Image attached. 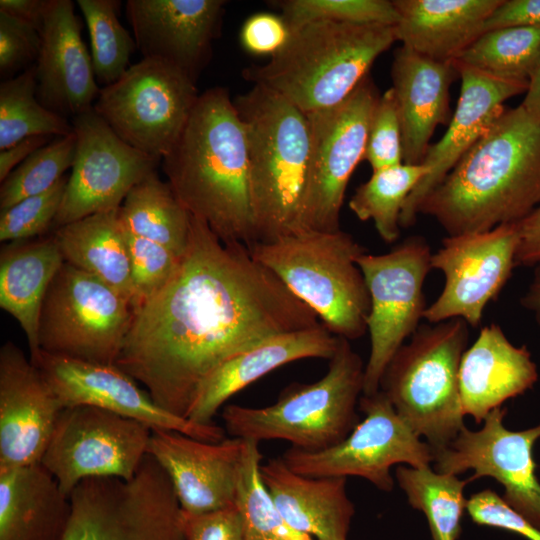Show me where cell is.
Wrapping results in <instances>:
<instances>
[{
	"label": "cell",
	"instance_id": "obj_23",
	"mask_svg": "<svg viewBox=\"0 0 540 540\" xmlns=\"http://www.w3.org/2000/svg\"><path fill=\"white\" fill-rule=\"evenodd\" d=\"M461 79L460 95L443 137L422 162L427 175L406 199L400 216L401 228L412 226L425 197L445 178L463 155L483 136L504 110L506 100L526 93L528 85L502 80L453 62Z\"/></svg>",
	"mask_w": 540,
	"mask_h": 540
},
{
	"label": "cell",
	"instance_id": "obj_16",
	"mask_svg": "<svg viewBox=\"0 0 540 540\" xmlns=\"http://www.w3.org/2000/svg\"><path fill=\"white\" fill-rule=\"evenodd\" d=\"M519 241L518 222L445 237L431 256V268L443 273L444 286L423 318L429 323L459 318L478 327L485 307L500 294L516 267Z\"/></svg>",
	"mask_w": 540,
	"mask_h": 540
},
{
	"label": "cell",
	"instance_id": "obj_49",
	"mask_svg": "<svg viewBox=\"0 0 540 540\" xmlns=\"http://www.w3.org/2000/svg\"><path fill=\"white\" fill-rule=\"evenodd\" d=\"M507 27L540 29V0H502L487 19L484 32Z\"/></svg>",
	"mask_w": 540,
	"mask_h": 540
},
{
	"label": "cell",
	"instance_id": "obj_9",
	"mask_svg": "<svg viewBox=\"0 0 540 540\" xmlns=\"http://www.w3.org/2000/svg\"><path fill=\"white\" fill-rule=\"evenodd\" d=\"M61 540H185L172 484L149 454L130 480L92 477L70 494Z\"/></svg>",
	"mask_w": 540,
	"mask_h": 540
},
{
	"label": "cell",
	"instance_id": "obj_40",
	"mask_svg": "<svg viewBox=\"0 0 540 540\" xmlns=\"http://www.w3.org/2000/svg\"><path fill=\"white\" fill-rule=\"evenodd\" d=\"M75 154L74 131L66 136L55 137L36 150L1 182V210L50 190L72 168Z\"/></svg>",
	"mask_w": 540,
	"mask_h": 540
},
{
	"label": "cell",
	"instance_id": "obj_27",
	"mask_svg": "<svg viewBox=\"0 0 540 540\" xmlns=\"http://www.w3.org/2000/svg\"><path fill=\"white\" fill-rule=\"evenodd\" d=\"M537 380L529 350L511 343L498 324L484 326L459 366L463 414L482 423L492 410L532 389Z\"/></svg>",
	"mask_w": 540,
	"mask_h": 540
},
{
	"label": "cell",
	"instance_id": "obj_15",
	"mask_svg": "<svg viewBox=\"0 0 540 540\" xmlns=\"http://www.w3.org/2000/svg\"><path fill=\"white\" fill-rule=\"evenodd\" d=\"M151 432L144 423L101 408H64L41 463L70 497L88 478H133L148 453Z\"/></svg>",
	"mask_w": 540,
	"mask_h": 540
},
{
	"label": "cell",
	"instance_id": "obj_18",
	"mask_svg": "<svg viewBox=\"0 0 540 540\" xmlns=\"http://www.w3.org/2000/svg\"><path fill=\"white\" fill-rule=\"evenodd\" d=\"M506 411L502 406L495 408L480 429L465 426L447 447L433 451L434 470L454 475L471 470L470 482L494 478L504 487V501L540 529V481L533 458L540 423L509 430L503 422Z\"/></svg>",
	"mask_w": 540,
	"mask_h": 540
},
{
	"label": "cell",
	"instance_id": "obj_20",
	"mask_svg": "<svg viewBox=\"0 0 540 540\" xmlns=\"http://www.w3.org/2000/svg\"><path fill=\"white\" fill-rule=\"evenodd\" d=\"M227 1L128 0L126 17L143 58L168 63L193 82L212 56Z\"/></svg>",
	"mask_w": 540,
	"mask_h": 540
},
{
	"label": "cell",
	"instance_id": "obj_34",
	"mask_svg": "<svg viewBox=\"0 0 540 540\" xmlns=\"http://www.w3.org/2000/svg\"><path fill=\"white\" fill-rule=\"evenodd\" d=\"M395 478L408 503L425 514L433 540H457L467 504L464 489L470 481L430 466L408 465L398 466Z\"/></svg>",
	"mask_w": 540,
	"mask_h": 540
},
{
	"label": "cell",
	"instance_id": "obj_11",
	"mask_svg": "<svg viewBox=\"0 0 540 540\" xmlns=\"http://www.w3.org/2000/svg\"><path fill=\"white\" fill-rule=\"evenodd\" d=\"M380 97L368 75L336 106L306 114L309 168L301 212L302 230L335 232L345 191L364 159L369 126Z\"/></svg>",
	"mask_w": 540,
	"mask_h": 540
},
{
	"label": "cell",
	"instance_id": "obj_19",
	"mask_svg": "<svg viewBox=\"0 0 540 540\" xmlns=\"http://www.w3.org/2000/svg\"><path fill=\"white\" fill-rule=\"evenodd\" d=\"M35 365L63 408L89 405L146 424L206 441L225 439V429L201 425L162 409L136 380L116 365L55 356L41 351Z\"/></svg>",
	"mask_w": 540,
	"mask_h": 540
},
{
	"label": "cell",
	"instance_id": "obj_1",
	"mask_svg": "<svg viewBox=\"0 0 540 540\" xmlns=\"http://www.w3.org/2000/svg\"><path fill=\"white\" fill-rule=\"evenodd\" d=\"M320 324L317 315L241 243H225L190 214L176 271L134 310L116 366L164 410L186 418L206 378L276 334Z\"/></svg>",
	"mask_w": 540,
	"mask_h": 540
},
{
	"label": "cell",
	"instance_id": "obj_4",
	"mask_svg": "<svg viewBox=\"0 0 540 540\" xmlns=\"http://www.w3.org/2000/svg\"><path fill=\"white\" fill-rule=\"evenodd\" d=\"M233 103L247 137L255 243H270L302 231L310 156L307 115L258 85Z\"/></svg>",
	"mask_w": 540,
	"mask_h": 540
},
{
	"label": "cell",
	"instance_id": "obj_43",
	"mask_svg": "<svg viewBox=\"0 0 540 540\" xmlns=\"http://www.w3.org/2000/svg\"><path fill=\"white\" fill-rule=\"evenodd\" d=\"M67 182L68 177L65 175L50 190L25 198L1 210L0 240L2 242L25 241L53 227Z\"/></svg>",
	"mask_w": 540,
	"mask_h": 540
},
{
	"label": "cell",
	"instance_id": "obj_2",
	"mask_svg": "<svg viewBox=\"0 0 540 540\" xmlns=\"http://www.w3.org/2000/svg\"><path fill=\"white\" fill-rule=\"evenodd\" d=\"M540 204V120L521 104L504 110L418 214L457 236L523 220Z\"/></svg>",
	"mask_w": 540,
	"mask_h": 540
},
{
	"label": "cell",
	"instance_id": "obj_6",
	"mask_svg": "<svg viewBox=\"0 0 540 540\" xmlns=\"http://www.w3.org/2000/svg\"><path fill=\"white\" fill-rule=\"evenodd\" d=\"M365 365L349 340L340 338L327 373L313 383H292L265 407L229 404L222 410L225 431L256 442L284 440L316 452L343 441L358 424Z\"/></svg>",
	"mask_w": 540,
	"mask_h": 540
},
{
	"label": "cell",
	"instance_id": "obj_14",
	"mask_svg": "<svg viewBox=\"0 0 540 540\" xmlns=\"http://www.w3.org/2000/svg\"><path fill=\"white\" fill-rule=\"evenodd\" d=\"M358 407L365 417L343 441L316 452L290 447L281 459L304 476H359L385 492L394 488L392 466L433 463L430 445L398 415L382 390L362 395Z\"/></svg>",
	"mask_w": 540,
	"mask_h": 540
},
{
	"label": "cell",
	"instance_id": "obj_10",
	"mask_svg": "<svg viewBox=\"0 0 540 540\" xmlns=\"http://www.w3.org/2000/svg\"><path fill=\"white\" fill-rule=\"evenodd\" d=\"M130 301L64 262L44 297L38 339L41 351L115 365L133 319Z\"/></svg>",
	"mask_w": 540,
	"mask_h": 540
},
{
	"label": "cell",
	"instance_id": "obj_8",
	"mask_svg": "<svg viewBox=\"0 0 540 540\" xmlns=\"http://www.w3.org/2000/svg\"><path fill=\"white\" fill-rule=\"evenodd\" d=\"M468 326L459 318L419 325L381 379L380 390L432 451L447 447L465 427L458 375Z\"/></svg>",
	"mask_w": 540,
	"mask_h": 540
},
{
	"label": "cell",
	"instance_id": "obj_51",
	"mask_svg": "<svg viewBox=\"0 0 540 540\" xmlns=\"http://www.w3.org/2000/svg\"><path fill=\"white\" fill-rule=\"evenodd\" d=\"M54 136L37 135L27 137L16 144L0 151V181L5 178L24 160L42 146L53 140Z\"/></svg>",
	"mask_w": 540,
	"mask_h": 540
},
{
	"label": "cell",
	"instance_id": "obj_7",
	"mask_svg": "<svg viewBox=\"0 0 540 540\" xmlns=\"http://www.w3.org/2000/svg\"><path fill=\"white\" fill-rule=\"evenodd\" d=\"M334 335L357 339L367 331L370 296L357 259L366 252L351 234L302 230L250 247Z\"/></svg>",
	"mask_w": 540,
	"mask_h": 540
},
{
	"label": "cell",
	"instance_id": "obj_12",
	"mask_svg": "<svg viewBox=\"0 0 540 540\" xmlns=\"http://www.w3.org/2000/svg\"><path fill=\"white\" fill-rule=\"evenodd\" d=\"M199 95L196 83L176 67L143 58L100 89L93 109L128 145L162 159Z\"/></svg>",
	"mask_w": 540,
	"mask_h": 540
},
{
	"label": "cell",
	"instance_id": "obj_33",
	"mask_svg": "<svg viewBox=\"0 0 540 540\" xmlns=\"http://www.w3.org/2000/svg\"><path fill=\"white\" fill-rule=\"evenodd\" d=\"M118 216L131 234L161 244L178 257L184 254L190 213L156 170L129 191L118 209Z\"/></svg>",
	"mask_w": 540,
	"mask_h": 540
},
{
	"label": "cell",
	"instance_id": "obj_28",
	"mask_svg": "<svg viewBox=\"0 0 540 540\" xmlns=\"http://www.w3.org/2000/svg\"><path fill=\"white\" fill-rule=\"evenodd\" d=\"M262 481L284 520L315 540H348L355 513L346 477H310L292 471L281 459L260 466Z\"/></svg>",
	"mask_w": 540,
	"mask_h": 540
},
{
	"label": "cell",
	"instance_id": "obj_36",
	"mask_svg": "<svg viewBox=\"0 0 540 540\" xmlns=\"http://www.w3.org/2000/svg\"><path fill=\"white\" fill-rule=\"evenodd\" d=\"M427 173L423 164L404 163L372 172L355 190L349 208L359 220H372L380 238L393 243L400 236L404 203Z\"/></svg>",
	"mask_w": 540,
	"mask_h": 540
},
{
	"label": "cell",
	"instance_id": "obj_37",
	"mask_svg": "<svg viewBox=\"0 0 540 540\" xmlns=\"http://www.w3.org/2000/svg\"><path fill=\"white\" fill-rule=\"evenodd\" d=\"M35 66L0 84V151L31 136H66L72 123L47 108L36 96Z\"/></svg>",
	"mask_w": 540,
	"mask_h": 540
},
{
	"label": "cell",
	"instance_id": "obj_35",
	"mask_svg": "<svg viewBox=\"0 0 540 540\" xmlns=\"http://www.w3.org/2000/svg\"><path fill=\"white\" fill-rule=\"evenodd\" d=\"M453 62L529 86L540 66V29L507 27L486 31Z\"/></svg>",
	"mask_w": 540,
	"mask_h": 540
},
{
	"label": "cell",
	"instance_id": "obj_50",
	"mask_svg": "<svg viewBox=\"0 0 540 540\" xmlns=\"http://www.w3.org/2000/svg\"><path fill=\"white\" fill-rule=\"evenodd\" d=\"M518 225L520 241L515 258L516 267H533L540 261V204Z\"/></svg>",
	"mask_w": 540,
	"mask_h": 540
},
{
	"label": "cell",
	"instance_id": "obj_39",
	"mask_svg": "<svg viewBox=\"0 0 540 540\" xmlns=\"http://www.w3.org/2000/svg\"><path fill=\"white\" fill-rule=\"evenodd\" d=\"M86 23L95 78L103 87L116 82L129 68L136 42L119 21V0H77Z\"/></svg>",
	"mask_w": 540,
	"mask_h": 540
},
{
	"label": "cell",
	"instance_id": "obj_24",
	"mask_svg": "<svg viewBox=\"0 0 540 540\" xmlns=\"http://www.w3.org/2000/svg\"><path fill=\"white\" fill-rule=\"evenodd\" d=\"M74 7L71 0H49L34 65L37 99L64 118L92 109L101 89Z\"/></svg>",
	"mask_w": 540,
	"mask_h": 540
},
{
	"label": "cell",
	"instance_id": "obj_48",
	"mask_svg": "<svg viewBox=\"0 0 540 540\" xmlns=\"http://www.w3.org/2000/svg\"><path fill=\"white\" fill-rule=\"evenodd\" d=\"M291 32L281 14L258 12L245 20L239 39L247 53L271 58L287 44Z\"/></svg>",
	"mask_w": 540,
	"mask_h": 540
},
{
	"label": "cell",
	"instance_id": "obj_3",
	"mask_svg": "<svg viewBox=\"0 0 540 540\" xmlns=\"http://www.w3.org/2000/svg\"><path fill=\"white\" fill-rule=\"evenodd\" d=\"M161 165L180 203L219 239L254 245L247 137L227 89L200 93Z\"/></svg>",
	"mask_w": 540,
	"mask_h": 540
},
{
	"label": "cell",
	"instance_id": "obj_21",
	"mask_svg": "<svg viewBox=\"0 0 540 540\" xmlns=\"http://www.w3.org/2000/svg\"><path fill=\"white\" fill-rule=\"evenodd\" d=\"M64 409L13 342L0 349V469L40 463Z\"/></svg>",
	"mask_w": 540,
	"mask_h": 540
},
{
	"label": "cell",
	"instance_id": "obj_25",
	"mask_svg": "<svg viewBox=\"0 0 540 540\" xmlns=\"http://www.w3.org/2000/svg\"><path fill=\"white\" fill-rule=\"evenodd\" d=\"M339 342L340 337L322 323L268 337L217 367L202 383L186 418L201 425L213 424L223 404L243 388L293 361L330 360Z\"/></svg>",
	"mask_w": 540,
	"mask_h": 540
},
{
	"label": "cell",
	"instance_id": "obj_29",
	"mask_svg": "<svg viewBox=\"0 0 540 540\" xmlns=\"http://www.w3.org/2000/svg\"><path fill=\"white\" fill-rule=\"evenodd\" d=\"M502 0H393L396 40L419 54L453 62L478 37Z\"/></svg>",
	"mask_w": 540,
	"mask_h": 540
},
{
	"label": "cell",
	"instance_id": "obj_13",
	"mask_svg": "<svg viewBox=\"0 0 540 540\" xmlns=\"http://www.w3.org/2000/svg\"><path fill=\"white\" fill-rule=\"evenodd\" d=\"M431 256L426 240L411 236L387 253L365 252L356 261L370 296V354L363 395L380 390L388 363L419 327L427 308L423 288L432 270Z\"/></svg>",
	"mask_w": 540,
	"mask_h": 540
},
{
	"label": "cell",
	"instance_id": "obj_31",
	"mask_svg": "<svg viewBox=\"0 0 540 540\" xmlns=\"http://www.w3.org/2000/svg\"><path fill=\"white\" fill-rule=\"evenodd\" d=\"M53 237L12 242L0 254V307L24 331L35 364L40 357L38 329L49 285L64 263Z\"/></svg>",
	"mask_w": 540,
	"mask_h": 540
},
{
	"label": "cell",
	"instance_id": "obj_44",
	"mask_svg": "<svg viewBox=\"0 0 540 540\" xmlns=\"http://www.w3.org/2000/svg\"><path fill=\"white\" fill-rule=\"evenodd\" d=\"M363 160L372 172L403 164L402 130L392 88L380 95L376 103Z\"/></svg>",
	"mask_w": 540,
	"mask_h": 540
},
{
	"label": "cell",
	"instance_id": "obj_45",
	"mask_svg": "<svg viewBox=\"0 0 540 540\" xmlns=\"http://www.w3.org/2000/svg\"><path fill=\"white\" fill-rule=\"evenodd\" d=\"M41 48L39 30L20 19L0 12V73L10 79L37 61Z\"/></svg>",
	"mask_w": 540,
	"mask_h": 540
},
{
	"label": "cell",
	"instance_id": "obj_52",
	"mask_svg": "<svg viewBox=\"0 0 540 540\" xmlns=\"http://www.w3.org/2000/svg\"><path fill=\"white\" fill-rule=\"evenodd\" d=\"M49 0H0V12L35 26L39 32Z\"/></svg>",
	"mask_w": 540,
	"mask_h": 540
},
{
	"label": "cell",
	"instance_id": "obj_41",
	"mask_svg": "<svg viewBox=\"0 0 540 540\" xmlns=\"http://www.w3.org/2000/svg\"><path fill=\"white\" fill-rule=\"evenodd\" d=\"M269 4L280 11L291 30L317 21L395 26L399 20L389 0H278Z\"/></svg>",
	"mask_w": 540,
	"mask_h": 540
},
{
	"label": "cell",
	"instance_id": "obj_47",
	"mask_svg": "<svg viewBox=\"0 0 540 540\" xmlns=\"http://www.w3.org/2000/svg\"><path fill=\"white\" fill-rule=\"evenodd\" d=\"M181 527L185 540H242L243 522L236 503L204 513L181 509Z\"/></svg>",
	"mask_w": 540,
	"mask_h": 540
},
{
	"label": "cell",
	"instance_id": "obj_26",
	"mask_svg": "<svg viewBox=\"0 0 540 540\" xmlns=\"http://www.w3.org/2000/svg\"><path fill=\"white\" fill-rule=\"evenodd\" d=\"M459 76L453 62L438 61L401 45L391 65L403 144V163L422 164L438 125H448L450 86Z\"/></svg>",
	"mask_w": 540,
	"mask_h": 540
},
{
	"label": "cell",
	"instance_id": "obj_32",
	"mask_svg": "<svg viewBox=\"0 0 540 540\" xmlns=\"http://www.w3.org/2000/svg\"><path fill=\"white\" fill-rule=\"evenodd\" d=\"M118 209L63 225L53 237L65 262L101 280L131 303L129 250Z\"/></svg>",
	"mask_w": 540,
	"mask_h": 540
},
{
	"label": "cell",
	"instance_id": "obj_53",
	"mask_svg": "<svg viewBox=\"0 0 540 540\" xmlns=\"http://www.w3.org/2000/svg\"><path fill=\"white\" fill-rule=\"evenodd\" d=\"M533 267L532 280L520 298V304L533 315L540 328V261Z\"/></svg>",
	"mask_w": 540,
	"mask_h": 540
},
{
	"label": "cell",
	"instance_id": "obj_17",
	"mask_svg": "<svg viewBox=\"0 0 540 540\" xmlns=\"http://www.w3.org/2000/svg\"><path fill=\"white\" fill-rule=\"evenodd\" d=\"M71 123L76 154L55 229L118 209L129 191L161 162L124 142L93 108L72 118Z\"/></svg>",
	"mask_w": 540,
	"mask_h": 540
},
{
	"label": "cell",
	"instance_id": "obj_46",
	"mask_svg": "<svg viewBox=\"0 0 540 540\" xmlns=\"http://www.w3.org/2000/svg\"><path fill=\"white\" fill-rule=\"evenodd\" d=\"M466 510L471 519L479 525L512 531L527 540H540V529L490 489L473 494L467 500Z\"/></svg>",
	"mask_w": 540,
	"mask_h": 540
},
{
	"label": "cell",
	"instance_id": "obj_30",
	"mask_svg": "<svg viewBox=\"0 0 540 540\" xmlns=\"http://www.w3.org/2000/svg\"><path fill=\"white\" fill-rule=\"evenodd\" d=\"M71 512L70 497L41 462L0 469V540H61Z\"/></svg>",
	"mask_w": 540,
	"mask_h": 540
},
{
	"label": "cell",
	"instance_id": "obj_5",
	"mask_svg": "<svg viewBox=\"0 0 540 540\" xmlns=\"http://www.w3.org/2000/svg\"><path fill=\"white\" fill-rule=\"evenodd\" d=\"M287 44L269 61L242 71L305 114L344 101L394 42V26L317 21L291 30Z\"/></svg>",
	"mask_w": 540,
	"mask_h": 540
},
{
	"label": "cell",
	"instance_id": "obj_22",
	"mask_svg": "<svg viewBox=\"0 0 540 540\" xmlns=\"http://www.w3.org/2000/svg\"><path fill=\"white\" fill-rule=\"evenodd\" d=\"M243 443L236 437L212 443L154 429L148 453L167 474L181 509L204 513L235 504Z\"/></svg>",
	"mask_w": 540,
	"mask_h": 540
},
{
	"label": "cell",
	"instance_id": "obj_42",
	"mask_svg": "<svg viewBox=\"0 0 540 540\" xmlns=\"http://www.w3.org/2000/svg\"><path fill=\"white\" fill-rule=\"evenodd\" d=\"M125 231L131 270V305L134 311L170 280L181 257L161 244Z\"/></svg>",
	"mask_w": 540,
	"mask_h": 540
},
{
	"label": "cell",
	"instance_id": "obj_38",
	"mask_svg": "<svg viewBox=\"0 0 540 540\" xmlns=\"http://www.w3.org/2000/svg\"><path fill=\"white\" fill-rule=\"evenodd\" d=\"M261 464L259 442L244 440L235 497L243 522L242 540H315L284 520L262 481Z\"/></svg>",
	"mask_w": 540,
	"mask_h": 540
},
{
	"label": "cell",
	"instance_id": "obj_54",
	"mask_svg": "<svg viewBox=\"0 0 540 540\" xmlns=\"http://www.w3.org/2000/svg\"><path fill=\"white\" fill-rule=\"evenodd\" d=\"M521 105L540 120V66L529 82Z\"/></svg>",
	"mask_w": 540,
	"mask_h": 540
}]
</instances>
